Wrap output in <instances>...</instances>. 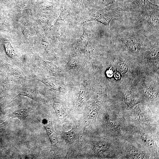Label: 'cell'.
I'll list each match as a JSON object with an SVG mask.
<instances>
[{"label": "cell", "instance_id": "cell-1", "mask_svg": "<svg viewBox=\"0 0 159 159\" xmlns=\"http://www.w3.org/2000/svg\"><path fill=\"white\" fill-rule=\"evenodd\" d=\"M125 11L124 9L113 4L104 9L92 12L89 19L97 21L106 26H109L112 19L123 15Z\"/></svg>", "mask_w": 159, "mask_h": 159}, {"label": "cell", "instance_id": "cell-2", "mask_svg": "<svg viewBox=\"0 0 159 159\" xmlns=\"http://www.w3.org/2000/svg\"><path fill=\"white\" fill-rule=\"evenodd\" d=\"M144 37L141 33L127 31L119 33L115 37L127 50L136 53L139 50L140 41Z\"/></svg>", "mask_w": 159, "mask_h": 159}, {"label": "cell", "instance_id": "cell-3", "mask_svg": "<svg viewBox=\"0 0 159 159\" xmlns=\"http://www.w3.org/2000/svg\"><path fill=\"white\" fill-rule=\"evenodd\" d=\"M40 122L46 131L51 142V151L55 153L58 149V141L52 121L49 119H44L41 120Z\"/></svg>", "mask_w": 159, "mask_h": 159}, {"label": "cell", "instance_id": "cell-4", "mask_svg": "<svg viewBox=\"0 0 159 159\" xmlns=\"http://www.w3.org/2000/svg\"><path fill=\"white\" fill-rule=\"evenodd\" d=\"M142 22L148 30L159 32V11L140 15Z\"/></svg>", "mask_w": 159, "mask_h": 159}, {"label": "cell", "instance_id": "cell-5", "mask_svg": "<svg viewBox=\"0 0 159 159\" xmlns=\"http://www.w3.org/2000/svg\"><path fill=\"white\" fill-rule=\"evenodd\" d=\"M133 10L140 15L159 11L158 6L152 4L149 0H134Z\"/></svg>", "mask_w": 159, "mask_h": 159}, {"label": "cell", "instance_id": "cell-6", "mask_svg": "<svg viewBox=\"0 0 159 159\" xmlns=\"http://www.w3.org/2000/svg\"><path fill=\"white\" fill-rule=\"evenodd\" d=\"M30 110V108L28 107L18 106L11 110L9 116L12 118L23 120L28 117Z\"/></svg>", "mask_w": 159, "mask_h": 159}, {"label": "cell", "instance_id": "cell-7", "mask_svg": "<svg viewBox=\"0 0 159 159\" xmlns=\"http://www.w3.org/2000/svg\"><path fill=\"white\" fill-rule=\"evenodd\" d=\"M77 127H74L70 131L63 133L62 137L67 144H70L75 138Z\"/></svg>", "mask_w": 159, "mask_h": 159}, {"label": "cell", "instance_id": "cell-8", "mask_svg": "<svg viewBox=\"0 0 159 159\" xmlns=\"http://www.w3.org/2000/svg\"><path fill=\"white\" fill-rule=\"evenodd\" d=\"M54 109L56 115L60 120H63L66 117V113L62 106L60 104L55 103L53 105Z\"/></svg>", "mask_w": 159, "mask_h": 159}, {"label": "cell", "instance_id": "cell-9", "mask_svg": "<svg viewBox=\"0 0 159 159\" xmlns=\"http://www.w3.org/2000/svg\"><path fill=\"white\" fill-rule=\"evenodd\" d=\"M108 148V146L106 143H101L94 147V151L96 155H100L106 151Z\"/></svg>", "mask_w": 159, "mask_h": 159}, {"label": "cell", "instance_id": "cell-10", "mask_svg": "<svg viewBox=\"0 0 159 159\" xmlns=\"http://www.w3.org/2000/svg\"><path fill=\"white\" fill-rule=\"evenodd\" d=\"M98 109L96 108H91L88 113V119L90 122H94L97 118L98 114Z\"/></svg>", "mask_w": 159, "mask_h": 159}, {"label": "cell", "instance_id": "cell-11", "mask_svg": "<svg viewBox=\"0 0 159 159\" xmlns=\"http://www.w3.org/2000/svg\"><path fill=\"white\" fill-rule=\"evenodd\" d=\"M86 95L85 88L83 85H82L79 91L78 97V102L80 103H83L85 99Z\"/></svg>", "mask_w": 159, "mask_h": 159}, {"label": "cell", "instance_id": "cell-12", "mask_svg": "<svg viewBox=\"0 0 159 159\" xmlns=\"http://www.w3.org/2000/svg\"><path fill=\"white\" fill-rule=\"evenodd\" d=\"M149 57L152 59H155L158 57L159 48L157 46L153 48L148 53Z\"/></svg>", "mask_w": 159, "mask_h": 159}, {"label": "cell", "instance_id": "cell-13", "mask_svg": "<svg viewBox=\"0 0 159 159\" xmlns=\"http://www.w3.org/2000/svg\"><path fill=\"white\" fill-rule=\"evenodd\" d=\"M43 81L45 84L49 87L57 91L59 90L60 87L59 85L55 82L47 79H44Z\"/></svg>", "mask_w": 159, "mask_h": 159}, {"label": "cell", "instance_id": "cell-14", "mask_svg": "<svg viewBox=\"0 0 159 159\" xmlns=\"http://www.w3.org/2000/svg\"><path fill=\"white\" fill-rule=\"evenodd\" d=\"M141 137L146 143L149 146L153 147L154 144L152 139L147 134L142 133L141 134Z\"/></svg>", "mask_w": 159, "mask_h": 159}, {"label": "cell", "instance_id": "cell-15", "mask_svg": "<svg viewBox=\"0 0 159 159\" xmlns=\"http://www.w3.org/2000/svg\"><path fill=\"white\" fill-rule=\"evenodd\" d=\"M145 94L147 97L151 99H155L157 97L156 92L152 89H147L145 91Z\"/></svg>", "mask_w": 159, "mask_h": 159}, {"label": "cell", "instance_id": "cell-16", "mask_svg": "<svg viewBox=\"0 0 159 159\" xmlns=\"http://www.w3.org/2000/svg\"><path fill=\"white\" fill-rule=\"evenodd\" d=\"M118 71L121 73L125 74L128 71V66L124 63H121L118 65Z\"/></svg>", "mask_w": 159, "mask_h": 159}, {"label": "cell", "instance_id": "cell-17", "mask_svg": "<svg viewBox=\"0 0 159 159\" xmlns=\"http://www.w3.org/2000/svg\"><path fill=\"white\" fill-rule=\"evenodd\" d=\"M108 124L111 127L116 128L118 127L119 125V122L117 119L112 118L109 120Z\"/></svg>", "mask_w": 159, "mask_h": 159}, {"label": "cell", "instance_id": "cell-18", "mask_svg": "<svg viewBox=\"0 0 159 159\" xmlns=\"http://www.w3.org/2000/svg\"><path fill=\"white\" fill-rule=\"evenodd\" d=\"M100 3L105 6L111 5L115 2V0H100Z\"/></svg>", "mask_w": 159, "mask_h": 159}, {"label": "cell", "instance_id": "cell-19", "mask_svg": "<svg viewBox=\"0 0 159 159\" xmlns=\"http://www.w3.org/2000/svg\"><path fill=\"white\" fill-rule=\"evenodd\" d=\"M125 99L126 102L128 103H129L131 101V96L130 93H128L125 97Z\"/></svg>", "mask_w": 159, "mask_h": 159}, {"label": "cell", "instance_id": "cell-20", "mask_svg": "<svg viewBox=\"0 0 159 159\" xmlns=\"http://www.w3.org/2000/svg\"><path fill=\"white\" fill-rule=\"evenodd\" d=\"M113 74V72L111 68L107 71L106 72V74L107 76L109 77H111Z\"/></svg>", "mask_w": 159, "mask_h": 159}, {"label": "cell", "instance_id": "cell-21", "mask_svg": "<svg viewBox=\"0 0 159 159\" xmlns=\"http://www.w3.org/2000/svg\"><path fill=\"white\" fill-rule=\"evenodd\" d=\"M115 77L116 79H119L120 78V74L117 72H116L115 75Z\"/></svg>", "mask_w": 159, "mask_h": 159}]
</instances>
